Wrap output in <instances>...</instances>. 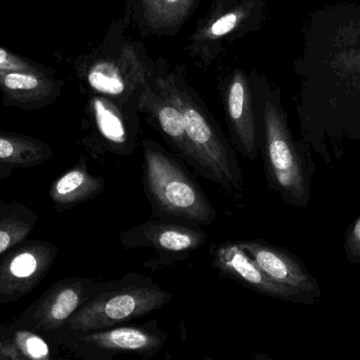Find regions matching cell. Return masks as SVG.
<instances>
[{
	"mask_svg": "<svg viewBox=\"0 0 360 360\" xmlns=\"http://www.w3.org/2000/svg\"><path fill=\"white\" fill-rule=\"evenodd\" d=\"M153 79L181 110L197 173L228 194L239 196L243 175L237 153L198 93L179 70L168 72L156 68Z\"/></svg>",
	"mask_w": 360,
	"mask_h": 360,
	"instance_id": "1",
	"label": "cell"
},
{
	"mask_svg": "<svg viewBox=\"0 0 360 360\" xmlns=\"http://www.w3.org/2000/svg\"><path fill=\"white\" fill-rule=\"evenodd\" d=\"M259 126V154L269 186L285 201L304 207L309 200V174L302 149L292 136L278 90L262 76L251 75Z\"/></svg>",
	"mask_w": 360,
	"mask_h": 360,
	"instance_id": "2",
	"label": "cell"
},
{
	"mask_svg": "<svg viewBox=\"0 0 360 360\" xmlns=\"http://www.w3.org/2000/svg\"><path fill=\"white\" fill-rule=\"evenodd\" d=\"M143 184L151 205V217L197 226H210L217 212L177 156L158 141H141Z\"/></svg>",
	"mask_w": 360,
	"mask_h": 360,
	"instance_id": "3",
	"label": "cell"
},
{
	"mask_svg": "<svg viewBox=\"0 0 360 360\" xmlns=\"http://www.w3.org/2000/svg\"><path fill=\"white\" fill-rule=\"evenodd\" d=\"M143 49L129 40L108 41L76 63L91 95H101L139 114V98L156 72Z\"/></svg>",
	"mask_w": 360,
	"mask_h": 360,
	"instance_id": "4",
	"label": "cell"
},
{
	"mask_svg": "<svg viewBox=\"0 0 360 360\" xmlns=\"http://www.w3.org/2000/svg\"><path fill=\"white\" fill-rule=\"evenodd\" d=\"M172 295L141 275L130 274L122 283L107 285L82 307L65 327L48 334H84L103 331L145 316L170 302Z\"/></svg>",
	"mask_w": 360,
	"mask_h": 360,
	"instance_id": "5",
	"label": "cell"
},
{
	"mask_svg": "<svg viewBox=\"0 0 360 360\" xmlns=\"http://www.w3.org/2000/svg\"><path fill=\"white\" fill-rule=\"evenodd\" d=\"M264 19V0H214L205 18L197 25L186 50L209 67L221 54L226 42L259 29Z\"/></svg>",
	"mask_w": 360,
	"mask_h": 360,
	"instance_id": "6",
	"label": "cell"
},
{
	"mask_svg": "<svg viewBox=\"0 0 360 360\" xmlns=\"http://www.w3.org/2000/svg\"><path fill=\"white\" fill-rule=\"evenodd\" d=\"M89 150L96 155L128 158L139 147L141 117L112 99L91 95L86 105Z\"/></svg>",
	"mask_w": 360,
	"mask_h": 360,
	"instance_id": "7",
	"label": "cell"
},
{
	"mask_svg": "<svg viewBox=\"0 0 360 360\" xmlns=\"http://www.w3.org/2000/svg\"><path fill=\"white\" fill-rule=\"evenodd\" d=\"M207 234L200 226L150 218L120 234L124 249H148L155 251L158 257L145 266H169L188 258L193 252L207 243Z\"/></svg>",
	"mask_w": 360,
	"mask_h": 360,
	"instance_id": "8",
	"label": "cell"
},
{
	"mask_svg": "<svg viewBox=\"0 0 360 360\" xmlns=\"http://www.w3.org/2000/svg\"><path fill=\"white\" fill-rule=\"evenodd\" d=\"M103 287L82 277L60 279L12 321L36 333L48 335L65 327L70 319Z\"/></svg>",
	"mask_w": 360,
	"mask_h": 360,
	"instance_id": "9",
	"label": "cell"
},
{
	"mask_svg": "<svg viewBox=\"0 0 360 360\" xmlns=\"http://www.w3.org/2000/svg\"><path fill=\"white\" fill-rule=\"evenodd\" d=\"M59 248L42 240H25L0 256V304L17 302L46 278Z\"/></svg>",
	"mask_w": 360,
	"mask_h": 360,
	"instance_id": "10",
	"label": "cell"
},
{
	"mask_svg": "<svg viewBox=\"0 0 360 360\" xmlns=\"http://www.w3.org/2000/svg\"><path fill=\"white\" fill-rule=\"evenodd\" d=\"M231 145L245 160L259 158V126L254 103L251 76L236 68L220 84Z\"/></svg>",
	"mask_w": 360,
	"mask_h": 360,
	"instance_id": "11",
	"label": "cell"
},
{
	"mask_svg": "<svg viewBox=\"0 0 360 360\" xmlns=\"http://www.w3.org/2000/svg\"><path fill=\"white\" fill-rule=\"evenodd\" d=\"M212 266L221 276L232 279L262 295L295 304H314L317 298L269 276L237 243L213 245L210 250Z\"/></svg>",
	"mask_w": 360,
	"mask_h": 360,
	"instance_id": "12",
	"label": "cell"
},
{
	"mask_svg": "<svg viewBox=\"0 0 360 360\" xmlns=\"http://www.w3.org/2000/svg\"><path fill=\"white\" fill-rule=\"evenodd\" d=\"M139 114H143L147 122L164 137L177 158H181L197 172L196 158L186 135L181 110L154 82L153 77L141 93Z\"/></svg>",
	"mask_w": 360,
	"mask_h": 360,
	"instance_id": "13",
	"label": "cell"
},
{
	"mask_svg": "<svg viewBox=\"0 0 360 360\" xmlns=\"http://www.w3.org/2000/svg\"><path fill=\"white\" fill-rule=\"evenodd\" d=\"M65 82L54 77L50 70L40 68L29 71H0L2 105L18 109L39 110L52 105Z\"/></svg>",
	"mask_w": 360,
	"mask_h": 360,
	"instance_id": "14",
	"label": "cell"
},
{
	"mask_svg": "<svg viewBox=\"0 0 360 360\" xmlns=\"http://www.w3.org/2000/svg\"><path fill=\"white\" fill-rule=\"evenodd\" d=\"M236 243L274 281L306 292L319 300L321 287L300 258L259 239Z\"/></svg>",
	"mask_w": 360,
	"mask_h": 360,
	"instance_id": "15",
	"label": "cell"
},
{
	"mask_svg": "<svg viewBox=\"0 0 360 360\" xmlns=\"http://www.w3.org/2000/svg\"><path fill=\"white\" fill-rule=\"evenodd\" d=\"M199 0H136V20L145 35H171L192 16Z\"/></svg>",
	"mask_w": 360,
	"mask_h": 360,
	"instance_id": "16",
	"label": "cell"
},
{
	"mask_svg": "<svg viewBox=\"0 0 360 360\" xmlns=\"http://www.w3.org/2000/svg\"><path fill=\"white\" fill-rule=\"evenodd\" d=\"M103 177L94 176L88 170L86 158L53 181L50 198L56 213L60 214L80 203L96 198L105 191Z\"/></svg>",
	"mask_w": 360,
	"mask_h": 360,
	"instance_id": "17",
	"label": "cell"
},
{
	"mask_svg": "<svg viewBox=\"0 0 360 360\" xmlns=\"http://www.w3.org/2000/svg\"><path fill=\"white\" fill-rule=\"evenodd\" d=\"M52 154L51 146L40 139L0 131V165L14 169L33 168L48 162Z\"/></svg>",
	"mask_w": 360,
	"mask_h": 360,
	"instance_id": "18",
	"label": "cell"
},
{
	"mask_svg": "<svg viewBox=\"0 0 360 360\" xmlns=\"http://www.w3.org/2000/svg\"><path fill=\"white\" fill-rule=\"evenodd\" d=\"M39 216L19 201L0 200V256L33 232Z\"/></svg>",
	"mask_w": 360,
	"mask_h": 360,
	"instance_id": "19",
	"label": "cell"
},
{
	"mask_svg": "<svg viewBox=\"0 0 360 360\" xmlns=\"http://www.w3.org/2000/svg\"><path fill=\"white\" fill-rule=\"evenodd\" d=\"M8 325L21 360H65L61 359L56 344L46 336L17 325L14 321Z\"/></svg>",
	"mask_w": 360,
	"mask_h": 360,
	"instance_id": "20",
	"label": "cell"
},
{
	"mask_svg": "<svg viewBox=\"0 0 360 360\" xmlns=\"http://www.w3.org/2000/svg\"><path fill=\"white\" fill-rule=\"evenodd\" d=\"M42 68L35 61L10 52L0 46V71H29Z\"/></svg>",
	"mask_w": 360,
	"mask_h": 360,
	"instance_id": "21",
	"label": "cell"
},
{
	"mask_svg": "<svg viewBox=\"0 0 360 360\" xmlns=\"http://www.w3.org/2000/svg\"><path fill=\"white\" fill-rule=\"evenodd\" d=\"M345 248L349 260L360 264V216L347 234Z\"/></svg>",
	"mask_w": 360,
	"mask_h": 360,
	"instance_id": "22",
	"label": "cell"
},
{
	"mask_svg": "<svg viewBox=\"0 0 360 360\" xmlns=\"http://www.w3.org/2000/svg\"><path fill=\"white\" fill-rule=\"evenodd\" d=\"M0 360H21L13 342L8 323L0 325Z\"/></svg>",
	"mask_w": 360,
	"mask_h": 360,
	"instance_id": "23",
	"label": "cell"
},
{
	"mask_svg": "<svg viewBox=\"0 0 360 360\" xmlns=\"http://www.w3.org/2000/svg\"><path fill=\"white\" fill-rule=\"evenodd\" d=\"M15 169L13 167L4 166V165H0V180L8 179V176L12 175L13 171Z\"/></svg>",
	"mask_w": 360,
	"mask_h": 360,
	"instance_id": "24",
	"label": "cell"
},
{
	"mask_svg": "<svg viewBox=\"0 0 360 360\" xmlns=\"http://www.w3.org/2000/svg\"><path fill=\"white\" fill-rule=\"evenodd\" d=\"M255 360H274L270 359V357L266 356V355L257 354L256 355Z\"/></svg>",
	"mask_w": 360,
	"mask_h": 360,
	"instance_id": "25",
	"label": "cell"
},
{
	"mask_svg": "<svg viewBox=\"0 0 360 360\" xmlns=\"http://www.w3.org/2000/svg\"><path fill=\"white\" fill-rule=\"evenodd\" d=\"M224 4H233V2H236L237 0H221Z\"/></svg>",
	"mask_w": 360,
	"mask_h": 360,
	"instance_id": "26",
	"label": "cell"
},
{
	"mask_svg": "<svg viewBox=\"0 0 360 360\" xmlns=\"http://www.w3.org/2000/svg\"><path fill=\"white\" fill-rule=\"evenodd\" d=\"M205 360H212L211 359H205Z\"/></svg>",
	"mask_w": 360,
	"mask_h": 360,
	"instance_id": "27",
	"label": "cell"
}]
</instances>
